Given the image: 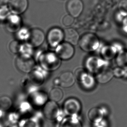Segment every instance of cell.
I'll return each mask as SVG.
<instances>
[{"label": "cell", "instance_id": "obj_4", "mask_svg": "<svg viewBox=\"0 0 127 127\" xmlns=\"http://www.w3.org/2000/svg\"><path fill=\"white\" fill-rule=\"evenodd\" d=\"M64 40V32L60 28H53L49 31L47 40L50 46L55 47Z\"/></svg>", "mask_w": 127, "mask_h": 127}, {"label": "cell", "instance_id": "obj_1", "mask_svg": "<svg viewBox=\"0 0 127 127\" xmlns=\"http://www.w3.org/2000/svg\"><path fill=\"white\" fill-rule=\"evenodd\" d=\"M79 44L80 48L83 50L91 52L97 49L99 45V41L95 35L87 33L83 35L79 39Z\"/></svg>", "mask_w": 127, "mask_h": 127}, {"label": "cell", "instance_id": "obj_10", "mask_svg": "<svg viewBox=\"0 0 127 127\" xmlns=\"http://www.w3.org/2000/svg\"><path fill=\"white\" fill-rule=\"evenodd\" d=\"M6 21V27L8 31L16 32L21 28V19L20 15L11 13Z\"/></svg>", "mask_w": 127, "mask_h": 127}, {"label": "cell", "instance_id": "obj_20", "mask_svg": "<svg viewBox=\"0 0 127 127\" xmlns=\"http://www.w3.org/2000/svg\"><path fill=\"white\" fill-rule=\"evenodd\" d=\"M11 14L8 6L0 7V21H6Z\"/></svg>", "mask_w": 127, "mask_h": 127}, {"label": "cell", "instance_id": "obj_15", "mask_svg": "<svg viewBox=\"0 0 127 127\" xmlns=\"http://www.w3.org/2000/svg\"><path fill=\"white\" fill-rule=\"evenodd\" d=\"M115 62L118 67L127 69V50L119 51L115 57Z\"/></svg>", "mask_w": 127, "mask_h": 127}, {"label": "cell", "instance_id": "obj_23", "mask_svg": "<svg viewBox=\"0 0 127 127\" xmlns=\"http://www.w3.org/2000/svg\"><path fill=\"white\" fill-rule=\"evenodd\" d=\"M126 69H123L121 67H118L115 68L113 70L114 76L118 78H120L124 76L126 73Z\"/></svg>", "mask_w": 127, "mask_h": 127}, {"label": "cell", "instance_id": "obj_6", "mask_svg": "<svg viewBox=\"0 0 127 127\" xmlns=\"http://www.w3.org/2000/svg\"><path fill=\"white\" fill-rule=\"evenodd\" d=\"M43 114L46 119L53 120L58 116L60 109L56 102L50 101L45 104L43 108Z\"/></svg>", "mask_w": 127, "mask_h": 127}, {"label": "cell", "instance_id": "obj_19", "mask_svg": "<svg viewBox=\"0 0 127 127\" xmlns=\"http://www.w3.org/2000/svg\"><path fill=\"white\" fill-rule=\"evenodd\" d=\"M12 101L10 98L7 96L0 97V110L3 111L8 110L12 106Z\"/></svg>", "mask_w": 127, "mask_h": 127}, {"label": "cell", "instance_id": "obj_5", "mask_svg": "<svg viewBox=\"0 0 127 127\" xmlns=\"http://www.w3.org/2000/svg\"><path fill=\"white\" fill-rule=\"evenodd\" d=\"M66 7L69 14L74 18L79 17L83 12L84 4L82 0H69Z\"/></svg>", "mask_w": 127, "mask_h": 127}, {"label": "cell", "instance_id": "obj_16", "mask_svg": "<svg viewBox=\"0 0 127 127\" xmlns=\"http://www.w3.org/2000/svg\"><path fill=\"white\" fill-rule=\"evenodd\" d=\"M103 113L101 109L93 108L89 110L88 113V118L92 122L98 123L103 119Z\"/></svg>", "mask_w": 127, "mask_h": 127}, {"label": "cell", "instance_id": "obj_25", "mask_svg": "<svg viewBox=\"0 0 127 127\" xmlns=\"http://www.w3.org/2000/svg\"><path fill=\"white\" fill-rule=\"evenodd\" d=\"M122 30L125 33L127 34V17H126L123 21Z\"/></svg>", "mask_w": 127, "mask_h": 127}, {"label": "cell", "instance_id": "obj_11", "mask_svg": "<svg viewBox=\"0 0 127 127\" xmlns=\"http://www.w3.org/2000/svg\"><path fill=\"white\" fill-rule=\"evenodd\" d=\"M113 76V70L110 68L105 66L97 72L96 79L100 83L105 84L109 82Z\"/></svg>", "mask_w": 127, "mask_h": 127}, {"label": "cell", "instance_id": "obj_8", "mask_svg": "<svg viewBox=\"0 0 127 127\" xmlns=\"http://www.w3.org/2000/svg\"><path fill=\"white\" fill-rule=\"evenodd\" d=\"M28 3V0H10L8 7L11 13L20 15L26 11Z\"/></svg>", "mask_w": 127, "mask_h": 127}, {"label": "cell", "instance_id": "obj_2", "mask_svg": "<svg viewBox=\"0 0 127 127\" xmlns=\"http://www.w3.org/2000/svg\"><path fill=\"white\" fill-rule=\"evenodd\" d=\"M15 64L17 69L22 72H31L34 67L35 62L33 59L27 55H20L16 58Z\"/></svg>", "mask_w": 127, "mask_h": 127}, {"label": "cell", "instance_id": "obj_7", "mask_svg": "<svg viewBox=\"0 0 127 127\" xmlns=\"http://www.w3.org/2000/svg\"><path fill=\"white\" fill-rule=\"evenodd\" d=\"M45 38L44 33L42 30L38 28H34L30 32L28 41L32 46L37 47L43 44Z\"/></svg>", "mask_w": 127, "mask_h": 127}, {"label": "cell", "instance_id": "obj_24", "mask_svg": "<svg viewBox=\"0 0 127 127\" xmlns=\"http://www.w3.org/2000/svg\"><path fill=\"white\" fill-rule=\"evenodd\" d=\"M119 9L122 14L127 15V0H121L119 2Z\"/></svg>", "mask_w": 127, "mask_h": 127}, {"label": "cell", "instance_id": "obj_26", "mask_svg": "<svg viewBox=\"0 0 127 127\" xmlns=\"http://www.w3.org/2000/svg\"><path fill=\"white\" fill-rule=\"evenodd\" d=\"M10 0H0V7L8 6Z\"/></svg>", "mask_w": 127, "mask_h": 127}, {"label": "cell", "instance_id": "obj_13", "mask_svg": "<svg viewBox=\"0 0 127 127\" xmlns=\"http://www.w3.org/2000/svg\"><path fill=\"white\" fill-rule=\"evenodd\" d=\"M64 40L65 42L75 46L79 43V36L75 30L70 28L65 29L64 31Z\"/></svg>", "mask_w": 127, "mask_h": 127}, {"label": "cell", "instance_id": "obj_9", "mask_svg": "<svg viewBox=\"0 0 127 127\" xmlns=\"http://www.w3.org/2000/svg\"><path fill=\"white\" fill-rule=\"evenodd\" d=\"M64 110L67 115L73 116L77 115L81 110V105L75 98H71L64 104Z\"/></svg>", "mask_w": 127, "mask_h": 127}, {"label": "cell", "instance_id": "obj_12", "mask_svg": "<svg viewBox=\"0 0 127 127\" xmlns=\"http://www.w3.org/2000/svg\"><path fill=\"white\" fill-rule=\"evenodd\" d=\"M59 83L62 87L65 88L71 87L75 83V78L73 74L70 72H64L60 75Z\"/></svg>", "mask_w": 127, "mask_h": 127}, {"label": "cell", "instance_id": "obj_21", "mask_svg": "<svg viewBox=\"0 0 127 127\" xmlns=\"http://www.w3.org/2000/svg\"><path fill=\"white\" fill-rule=\"evenodd\" d=\"M21 43L16 40L11 42L9 46V49L11 53L16 54L19 53L21 50Z\"/></svg>", "mask_w": 127, "mask_h": 127}, {"label": "cell", "instance_id": "obj_18", "mask_svg": "<svg viewBox=\"0 0 127 127\" xmlns=\"http://www.w3.org/2000/svg\"><path fill=\"white\" fill-rule=\"evenodd\" d=\"M64 96L62 90L58 88H54L51 89L49 94L50 100L56 102L60 101Z\"/></svg>", "mask_w": 127, "mask_h": 127}, {"label": "cell", "instance_id": "obj_22", "mask_svg": "<svg viewBox=\"0 0 127 127\" xmlns=\"http://www.w3.org/2000/svg\"><path fill=\"white\" fill-rule=\"evenodd\" d=\"M74 17L70 14L65 16L62 20V23L64 26L69 27L72 25L74 22Z\"/></svg>", "mask_w": 127, "mask_h": 127}, {"label": "cell", "instance_id": "obj_3", "mask_svg": "<svg viewBox=\"0 0 127 127\" xmlns=\"http://www.w3.org/2000/svg\"><path fill=\"white\" fill-rule=\"evenodd\" d=\"M56 54L59 58L63 60H68L72 58L74 54L73 45L65 42L60 44L57 47Z\"/></svg>", "mask_w": 127, "mask_h": 127}, {"label": "cell", "instance_id": "obj_14", "mask_svg": "<svg viewBox=\"0 0 127 127\" xmlns=\"http://www.w3.org/2000/svg\"><path fill=\"white\" fill-rule=\"evenodd\" d=\"M117 53L116 48L112 45H107L104 46L101 51L102 57L106 60L113 59L116 57Z\"/></svg>", "mask_w": 127, "mask_h": 127}, {"label": "cell", "instance_id": "obj_17", "mask_svg": "<svg viewBox=\"0 0 127 127\" xmlns=\"http://www.w3.org/2000/svg\"><path fill=\"white\" fill-rule=\"evenodd\" d=\"M60 127H82V126L77 119L73 117H69L64 119L61 122Z\"/></svg>", "mask_w": 127, "mask_h": 127}]
</instances>
